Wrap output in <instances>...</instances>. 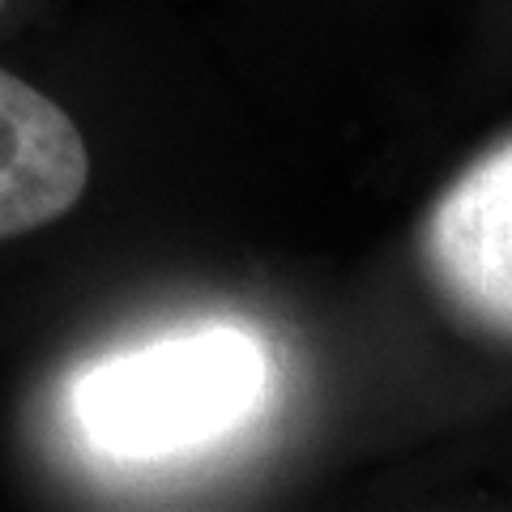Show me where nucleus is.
<instances>
[{
  "label": "nucleus",
  "mask_w": 512,
  "mask_h": 512,
  "mask_svg": "<svg viewBox=\"0 0 512 512\" xmlns=\"http://www.w3.org/2000/svg\"><path fill=\"white\" fill-rule=\"evenodd\" d=\"M269 393V355L239 325H201L90 363L69 410L111 461H167L235 436Z\"/></svg>",
  "instance_id": "1"
},
{
  "label": "nucleus",
  "mask_w": 512,
  "mask_h": 512,
  "mask_svg": "<svg viewBox=\"0 0 512 512\" xmlns=\"http://www.w3.org/2000/svg\"><path fill=\"white\" fill-rule=\"evenodd\" d=\"M423 261L461 316L512 342V137L440 192L423 222Z\"/></svg>",
  "instance_id": "2"
},
{
  "label": "nucleus",
  "mask_w": 512,
  "mask_h": 512,
  "mask_svg": "<svg viewBox=\"0 0 512 512\" xmlns=\"http://www.w3.org/2000/svg\"><path fill=\"white\" fill-rule=\"evenodd\" d=\"M90 154L73 116L0 69V239L39 231L86 192Z\"/></svg>",
  "instance_id": "3"
},
{
  "label": "nucleus",
  "mask_w": 512,
  "mask_h": 512,
  "mask_svg": "<svg viewBox=\"0 0 512 512\" xmlns=\"http://www.w3.org/2000/svg\"><path fill=\"white\" fill-rule=\"evenodd\" d=\"M0 9H5V0H0Z\"/></svg>",
  "instance_id": "4"
}]
</instances>
